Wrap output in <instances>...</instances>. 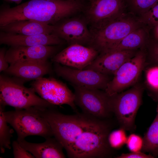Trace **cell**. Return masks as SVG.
<instances>
[{
	"label": "cell",
	"mask_w": 158,
	"mask_h": 158,
	"mask_svg": "<svg viewBox=\"0 0 158 158\" xmlns=\"http://www.w3.org/2000/svg\"><path fill=\"white\" fill-rule=\"evenodd\" d=\"M87 5L85 1L75 0H29L12 7L4 3L0 7V26L25 20L54 25L84 11Z\"/></svg>",
	"instance_id": "2"
},
{
	"label": "cell",
	"mask_w": 158,
	"mask_h": 158,
	"mask_svg": "<svg viewBox=\"0 0 158 158\" xmlns=\"http://www.w3.org/2000/svg\"><path fill=\"white\" fill-rule=\"evenodd\" d=\"M48 60L25 61L11 64L4 72L25 81L35 80L51 72Z\"/></svg>",
	"instance_id": "17"
},
{
	"label": "cell",
	"mask_w": 158,
	"mask_h": 158,
	"mask_svg": "<svg viewBox=\"0 0 158 158\" xmlns=\"http://www.w3.org/2000/svg\"><path fill=\"white\" fill-rule=\"evenodd\" d=\"M54 71L72 85L89 89L105 91L111 80L109 75L93 70L73 69L56 63H54Z\"/></svg>",
	"instance_id": "10"
},
{
	"label": "cell",
	"mask_w": 158,
	"mask_h": 158,
	"mask_svg": "<svg viewBox=\"0 0 158 158\" xmlns=\"http://www.w3.org/2000/svg\"><path fill=\"white\" fill-rule=\"evenodd\" d=\"M99 54L93 47L75 44L69 45L51 58L54 63L82 70L89 65Z\"/></svg>",
	"instance_id": "12"
},
{
	"label": "cell",
	"mask_w": 158,
	"mask_h": 158,
	"mask_svg": "<svg viewBox=\"0 0 158 158\" xmlns=\"http://www.w3.org/2000/svg\"><path fill=\"white\" fill-rule=\"evenodd\" d=\"M146 54L142 49L124 63L113 75L105 90L109 96L121 92L136 83L145 64Z\"/></svg>",
	"instance_id": "8"
},
{
	"label": "cell",
	"mask_w": 158,
	"mask_h": 158,
	"mask_svg": "<svg viewBox=\"0 0 158 158\" xmlns=\"http://www.w3.org/2000/svg\"><path fill=\"white\" fill-rule=\"evenodd\" d=\"M126 131L120 127L110 132L108 137V142L112 150L118 149L126 144L128 136Z\"/></svg>",
	"instance_id": "24"
},
{
	"label": "cell",
	"mask_w": 158,
	"mask_h": 158,
	"mask_svg": "<svg viewBox=\"0 0 158 158\" xmlns=\"http://www.w3.org/2000/svg\"><path fill=\"white\" fill-rule=\"evenodd\" d=\"M143 143V138L132 133L128 136L126 144L130 152H136L142 151Z\"/></svg>",
	"instance_id": "27"
},
{
	"label": "cell",
	"mask_w": 158,
	"mask_h": 158,
	"mask_svg": "<svg viewBox=\"0 0 158 158\" xmlns=\"http://www.w3.org/2000/svg\"><path fill=\"white\" fill-rule=\"evenodd\" d=\"M37 107L4 111L7 123L17 133L18 142L28 136H40L45 139L54 136L49 123L40 114Z\"/></svg>",
	"instance_id": "5"
},
{
	"label": "cell",
	"mask_w": 158,
	"mask_h": 158,
	"mask_svg": "<svg viewBox=\"0 0 158 158\" xmlns=\"http://www.w3.org/2000/svg\"><path fill=\"white\" fill-rule=\"evenodd\" d=\"M53 29V25L28 20L15 21L0 26V31L26 35L50 34Z\"/></svg>",
	"instance_id": "19"
},
{
	"label": "cell",
	"mask_w": 158,
	"mask_h": 158,
	"mask_svg": "<svg viewBox=\"0 0 158 158\" xmlns=\"http://www.w3.org/2000/svg\"><path fill=\"white\" fill-rule=\"evenodd\" d=\"M143 24L138 18L121 13L96 27L90 28L92 38L88 46L96 49L99 54L105 52Z\"/></svg>",
	"instance_id": "3"
},
{
	"label": "cell",
	"mask_w": 158,
	"mask_h": 158,
	"mask_svg": "<svg viewBox=\"0 0 158 158\" xmlns=\"http://www.w3.org/2000/svg\"><path fill=\"white\" fill-rule=\"evenodd\" d=\"M125 0H93L84 11L90 28H95L124 12Z\"/></svg>",
	"instance_id": "13"
},
{
	"label": "cell",
	"mask_w": 158,
	"mask_h": 158,
	"mask_svg": "<svg viewBox=\"0 0 158 158\" xmlns=\"http://www.w3.org/2000/svg\"><path fill=\"white\" fill-rule=\"evenodd\" d=\"M151 96L155 100L158 101V92L151 94Z\"/></svg>",
	"instance_id": "33"
},
{
	"label": "cell",
	"mask_w": 158,
	"mask_h": 158,
	"mask_svg": "<svg viewBox=\"0 0 158 158\" xmlns=\"http://www.w3.org/2000/svg\"><path fill=\"white\" fill-rule=\"evenodd\" d=\"M126 8L131 13H136L139 16L149 11L158 0H125Z\"/></svg>",
	"instance_id": "23"
},
{
	"label": "cell",
	"mask_w": 158,
	"mask_h": 158,
	"mask_svg": "<svg viewBox=\"0 0 158 158\" xmlns=\"http://www.w3.org/2000/svg\"><path fill=\"white\" fill-rule=\"evenodd\" d=\"M150 55L153 63L158 65V43L154 44L151 47Z\"/></svg>",
	"instance_id": "31"
},
{
	"label": "cell",
	"mask_w": 158,
	"mask_h": 158,
	"mask_svg": "<svg viewBox=\"0 0 158 158\" xmlns=\"http://www.w3.org/2000/svg\"><path fill=\"white\" fill-rule=\"evenodd\" d=\"M138 18L143 24L150 27L158 25V1L149 11Z\"/></svg>",
	"instance_id": "25"
},
{
	"label": "cell",
	"mask_w": 158,
	"mask_h": 158,
	"mask_svg": "<svg viewBox=\"0 0 158 158\" xmlns=\"http://www.w3.org/2000/svg\"><path fill=\"white\" fill-rule=\"evenodd\" d=\"M62 45L11 46L5 59L10 64L25 61H47L58 52Z\"/></svg>",
	"instance_id": "14"
},
{
	"label": "cell",
	"mask_w": 158,
	"mask_h": 158,
	"mask_svg": "<svg viewBox=\"0 0 158 158\" xmlns=\"http://www.w3.org/2000/svg\"><path fill=\"white\" fill-rule=\"evenodd\" d=\"M31 87L42 98L53 105L67 104L78 112L74 93L62 82L53 78L42 77L32 82Z\"/></svg>",
	"instance_id": "9"
},
{
	"label": "cell",
	"mask_w": 158,
	"mask_h": 158,
	"mask_svg": "<svg viewBox=\"0 0 158 158\" xmlns=\"http://www.w3.org/2000/svg\"><path fill=\"white\" fill-rule=\"evenodd\" d=\"M154 157L151 154H147L142 152H130L123 153L117 157V158H152Z\"/></svg>",
	"instance_id": "29"
},
{
	"label": "cell",
	"mask_w": 158,
	"mask_h": 158,
	"mask_svg": "<svg viewBox=\"0 0 158 158\" xmlns=\"http://www.w3.org/2000/svg\"><path fill=\"white\" fill-rule=\"evenodd\" d=\"M25 81L14 77L0 76V105L15 109H26L32 107H54L55 106L38 96L32 87L24 85Z\"/></svg>",
	"instance_id": "4"
},
{
	"label": "cell",
	"mask_w": 158,
	"mask_h": 158,
	"mask_svg": "<svg viewBox=\"0 0 158 158\" xmlns=\"http://www.w3.org/2000/svg\"><path fill=\"white\" fill-rule=\"evenodd\" d=\"M137 52V50H111L101 53L84 69L93 70L109 75H113Z\"/></svg>",
	"instance_id": "15"
},
{
	"label": "cell",
	"mask_w": 158,
	"mask_h": 158,
	"mask_svg": "<svg viewBox=\"0 0 158 158\" xmlns=\"http://www.w3.org/2000/svg\"><path fill=\"white\" fill-rule=\"evenodd\" d=\"M147 37V31L142 26L141 27L130 32L116 46L106 51L111 50H137L145 45Z\"/></svg>",
	"instance_id": "20"
},
{
	"label": "cell",
	"mask_w": 158,
	"mask_h": 158,
	"mask_svg": "<svg viewBox=\"0 0 158 158\" xmlns=\"http://www.w3.org/2000/svg\"><path fill=\"white\" fill-rule=\"evenodd\" d=\"M12 146L14 158H35L30 153L22 147L17 140L13 142Z\"/></svg>",
	"instance_id": "28"
},
{
	"label": "cell",
	"mask_w": 158,
	"mask_h": 158,
	"mask_svg": "<svg viewBox=\"0 0 158 158\" xmlns=\"http://www.w3.org/2000/svg\"><path fill=\"white\" fill-rule=\"evenodd\" d=\"M46 138L44 142L35 143L25 139L18 141L20 145L36 158H64L61 144L54 137Z\"/></svg>",
	"instance_id": "18"
},
{
	"label": "cell",
	"mask_w": 158,
	"mask_h": 158,
	"mask_svg": "<svg viewBox=\"0 0 158 158\" xmlns=\"http://www.w3.org/2000/svg\"><path fill=\"white\" fill-rule=\"evenodd\" d=\"M7 2L12 3L14 2L16 4L19 5L21 2L22 0H3Z\"/></svg>",
	"instance_id": "32"
},
{
	"label": "cell",
	"mask_w": 158,
	"mask_h": 158,
	"mask_svg": "<svg viewBox=\"0 0 158 158\" xmlns=\"http://www.w3.org/2000/svg\"><path fill=\"white\" fill-rule=\"evenodd\" d=\"M147 83L152 93L154 94L158 92V65L154 64L150 67L146 73Z\"/></svg>",
	"instance_id": "26"
},
{
	"label": "cell",
	"mask_w": 158,
	"mask_h": 158,
	"mask_svg": "<svg viewBox=\"0 0 158 158\" xmlns=\"http://www.w3.org/2000/svg\"></svg>",
	"instance_id": "35"
},
{
	"label": "cell",
	"mask_w": 158,
	"mask_h": 158,
	"mask_svg": "<svg viewBox=\"0 0 158 158\" xmlns=\"http://www.w3.org/2000/svg\"><path fill=\"white\" fill-rule=\"evenodd\" d=\"M6 50L4 48L0 49V72L4 71L9 67V64L5 59V54Z\"/></svg>",
	"instance_id": "30"
},
{
	"label": "cell",
	"mask_w": 158,
	"mask_h": 158,
	"mask_svg": "<svg viewBox=\"0 0 158 158\" xmlns=\"http://www.w3.org/2000/svg\"><path fill=\"white\" fill-rule=\"evenodd\" d=\"M66 42L52 34L26 35L0 32V44L10 47L62 45Z\"/></svg>",
	"instance_id": "16"
},
{
	"label": "cell",
	"mask_w": 158,
	"mask_h": 158,
	"mask_svg": "<svg viewBox=\"0 0 158 158\" xmlns=\"http://www.w3.org/2000/svg\"><path fill=\"white\" fill-rule=\"evenodd\" d=\"M155 118L143 137L142 152L150 153L154 157L158 156V104Z\"/></svg>",
	"instance_id": "21"
},
{
	"label": "cell",
	"mask_w": 158,
	"mask_h": 158,
	"mask_svg": "<svg viewBox=\"0 0 158 158\" xmlns=\"http://www.w3.org/2000/svg\"><path fill=\"white\" fill-rule=\"evenodd\" d=\"M143 87L135 85L131 88L110 97L112 113L120 126L126 130L133 131L137 111L142 102Z\"/></svg>",
	"instance_id": "6"
},
{
	"label": "cell",
	"mask_w": 158,
	"mask_h": 158,
	"mask_svg": "<svg viewBox=\"0 0 158 158\" xmlns=\"http://www.w3.org/2000/svg\"><path fill=\"white\" fill-rule=\"evenodd\" d=\"M4 108L0 105V148L1 153H4L5 148H11V139L13 132L7 125L4 113Z\"/></svg>",
	"instance_id": "22"
},
{
	"label": "cell",
	"mask_w": 158,
	"mask_h": 158,
	"mask_svg": "<svg viewBox=\"0 0 158 158\" xmlns=\"http://www.w3.org/2000/svg\"><path fill=\"white\" fill-rule=\"evenodd\" d=\"M78 0V1H87L89 2H90L92 1L93 0Z\"/></svg>",
	"instance_id": "34"
},
{
	"label": "cell",
	"mask_w": 158,
	"mask_h": 158,
	"mask_svg": "<svg viewBox=\"0 0 158 158\" xmlns=\"http://www.w3.org/2000/svg\"><path fill=\"white\" fill-rule=\"evenodd\" d=\"M55 107L38 110L47 121L54 136L65 149L69 158L111 156L113 150L108 144V137L113 126L109 119L99 118L83 112L64 114Z\"/></svg>",
	"instance_id": "1"
},
{
	"label": "cell",
	"mask_w": 158,
	"mask_h": 158,
	"mask_svg": "<svg viewBox=\"0 0 158 158\" xmlns=\"http://www.w3.org/2000/svg\"><path fill=\"white\" fill-rule=\"evenodd\" d=\"M84 16H72L63 19L54 25L51 34L64 40L69 45L77 44L88 46L92 35Z\"/></svg>",
	"instance_id": "11"
},
{
	"label": "cell",
	"mask_w": 158,
	"mask_h": 158,
	"mask_svg": "<svg viewBox=\"0 0 158 158\" xmlns=\"http://www.w3.org/2000/svg\"><path fill=\"white\" fill-rule=\"evenodd\" d=\"M72 85L74 89L75 104L83 113L102 119H109L113 114L110 97L105 91Z\"/></svg>",
	"instance_id": "7"
}]
</instances>
